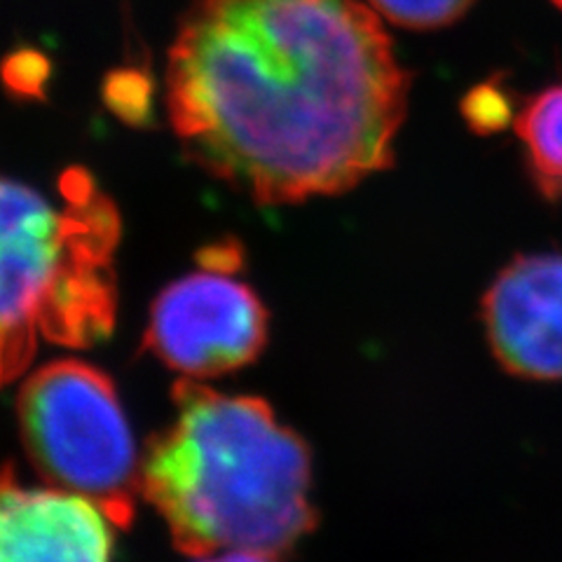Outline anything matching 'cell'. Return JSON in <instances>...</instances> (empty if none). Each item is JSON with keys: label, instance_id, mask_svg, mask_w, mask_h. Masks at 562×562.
I'll return each instance as SVG.
<instances>
[{"label": "cell", "instance_id": "6da1fadb", "mask_svg": "<svg viewBox=\"0 0 562 562\" xmlns=\"http://www.w3.org/2000/svg\"><path fill=\"white\" fill-rule=\"evenodd\" d=\"M408 90L359 0H195L169 49L190 160L260 204L338 195L392 167Z\"/></svg>", "mask_w": 562, "mask_h": 562}, {"label": "cell", "instance_id": "7a4b0ae2", "mask_svg": "<svg viewBox=\"0 0 562 562\" xmlns=\"http://www.w3.org/2000/svg\"><path fill=\"white\" fill-rule=\"evenodd\" d=\"M176 415L140 462V495L192 558H279L314 525L310 452L266 401L183 380Z\"/></svg>", "mask_w": 562, "mask_h": 562}, {"label": "cell", "instance_id": "3957f363", "mask_svg": "<svg viewBox=\"0 0 562 562\" xmlns=\"http://www.w3.org/2000/svg\"><path fill=\"white\" fill-rule=\"evenodd\" d=\"M64 206L0 179V386L26 371L38 340L92 347L115 324L120 221L92 176H61Z\"/></svg>", "mask_w": 562, "mask_h": 562}, {"label": "cell", "instance_id": "277c9868", "mask_svg": "<svg viewBox=\"0 0 562 562\" xmlns=\"http://www.w3.org/2000/svg\"><path fill=\"white\" fill-rule=\"evenodd\" d=\"M16 413L31 462L52 485L130 525L140 467L109 375L74 359L47 363L24 382Z\"/></svg>", "mask_w": 562, "mask_h": 562}, {"label": "cell", "instance_id": "5b68a950", "mask_svg": "<svg viewBox=\"0 0 562 562\" xmlns=\"http://www.w3.org/2000/svg\"><path fill=\"white\" fill-rule=\"evenodd\" d=\"M268 340V314L258 295L206 268L167 286L150 310L146 347L171 371L214 378L251 363Z\"/></svg>", "mask_w": 562, "mask_h": 562}, {"label": "cell", "instance_id": "8992f818", "mask_svg": "<svg viewBox=\"0 0 562 562\" xmlns=\"http://www.w3.org/2000/svg\"><path fill=\"white\" fill-rule=\"evenodd\" d=\"M483 324L504 371L525 380H562V254L508 262L483 297Z\"/></svg>", "mask_w": 562, "mask_h": 562}, {"label": "cell", "instance_id": "52a82bcc", "mask_svg": "<svg viewBox=\"0 0 562 562\" xmlns=\"http://www.w3.org/2000/svg\"><path fill=\"white\" fill-rule=\"evenodd\" d=\"M111 525L74 492L0 481V562H113Z\"/></svg>", "mask_w": 562, "mask_h": 562}, {"label": "cell", "instance_id": "ba28073f", "mask_svg": "<svg viewBox=\"0 0 562 562\" xmlns=\"http://www.w3.org/2000/svg\"><path fill=\"white\" fill-rule=\"evenodd\" d=\"M527 167L547 198H562V85L537 92L516 117Z\"/></svg>", "mask_w": 562, "mask_h": 562}, {"label": "cell", "instance_id": "9c48e42d", "mask_svg": "<svg viewBox=\"0 0 562 562\" xmlns=\"http://www.w3.org/2000/svg\"><path fill=\"white\" fill-rule=\"evenodd\" d=\"M386 20L406 29H441L471 10L476 0H368Z\"/></svg>", "mask_w": 562, "mask_h": 562}, {"label": "cell", "instance_id": "30bf717a", "mask_svg": "<svg viewBox=\"0 0 562 562\" xmlns=\"http://www.w3.org/2000/svg\"><path fill=\"white\" fill-rule=\"evenodd\" d=\"M462 111L471 130L490 134L499 132L506 125L508 115H512V103H508L504 90L485 82L467 94Z\"/></svg>", "mask_w": 562, "mask_h": 562}, {"label": "cell", "instance_id": "8fae6325", "mask_svg": "<svg viewBox=\"0 0 562 562\" xmlns=\"http://www.w3.org/2000/svg\"><path fill=\"white\" fill-rule=\"evenodd\" d=\"M200 562H272V558L256 555V553H221V555L202 558Z\"/></svg>", "mask_w": 562, "mask_h": 562}, {"label": "cell", "instance_id": "7c38bea8", "mask_svg": "<svg viewBox=\"0 0 562 562\" xmlns=\"http://www.w3.org/2000/svg\"><path fill=\"white\" fill-rule=\"evenodd\" d=\"M551 3H553V5H558V8L562 10V0H551Z\"/></svg>", "mask_w": 562, "mask_h": 562}]
</instances>
